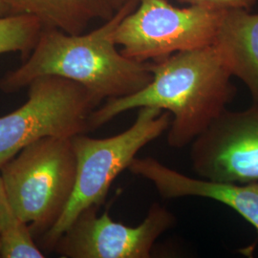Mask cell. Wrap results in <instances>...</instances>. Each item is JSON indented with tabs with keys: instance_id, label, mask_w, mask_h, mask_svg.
Returning <instances> with one entry per match:
<instances>
[{
	"instance_id": "6",
	"label": "cell",
	"mask_w": 258,
	"mask_h": 258,
	"mask_svg": "<svg viewBox=\"0 0 258 258\" xmlns=\"http://www.w3.org/2000/svg\"><path fill=\"white\" fill-rule=\"evenodd\" d=\"M224 12L178 8L167 0H140L118 25L114 41L133 60H162L181 51L212 45Z\"/></svg>"
},
{
	"instance_id": "7",
	"label": "cell",
	"mask_w": 258,
	"mask_h": 258,
	"mask_svg": "<svg viewBox=\"0 0 258 258\" xmlns=\"http://www.w3.org/2000/svg\"><path fill=\"white\" fill-rule=\"evenodd\" d=\"M99 206L81 212L55 243V252L68 258H149L157 239L175 224L174 214L153 204L137 227L113 221Z\"/></svg>"
},
{
	"instance_id": "1",
	"label": "cell",
	"mask_w": 258,
	"mask_h": 258,
	"mask_svg": "<svg viewBox=\"0 0 258 258\" xmlns=\"http://www.w3.org/2000/svg\"><path fill=\"white\" fill-rule=\"evenodd\" d=\"M152 81L127 97L106 100L89 118L90 131L123 112L141 107L168 111L170 148H184L203 133L235 95L231 72L214 45L181 51L158 61H149Z\"/></svg>"
},
{
	"instance_id": "16",
	"label": "cell",
	"mask_w": 258,
	"mask_h": 258,
	"mask_svg": "<svg viewBox=\"0 0 258 258\" xmlns=\"http://www.w3.org/2000/svg\"><path fill=\"white\" fill-rule=\"evenodd\" d=\"M8 16H10L8 0H0V18H4Z\"/></svg>"
},
{
	"instance_id": "15",
	"label": "cell",
	"mask_w": 258,
	"mask_h": 258,
	"mask_svg": "<svg viewBox=\"0 0 258 258\" xmlns=\"http://www.w3.org/2000/svg\"><path fill=\"white\" fill-rule=\"evenodd\" d=\"M17 218L18 217L12 208L5 184L0 172V233Z\"/></svg>"
},
{
	"instance_id": "3",
	"label": "cell",
	"mask_w": 258,
	"mask_h": 258,
	"mask_svg": "<svg viewBox=\"0 0 258 258\" xmlns=\"http://www.w3.org/2000/svg\"><path fill=\"white\" fill-rule=\"evenodd\" d=\"M0 172L15 214L34 236H42L58 221L74 191L72 138L40 139L19 151Z\"/></svg>"
},
{
	"instance_id": "4",
	"label": "cell",
	"mask_w": 258,
	"mask_h": 258,
	"mask_svg": "<svg viewBox=\"0 0 258 258\" xmlns=\"http://www.w3.org/2000/svg\"><path fill=\"white\" fill-rule=\"evenodd\" d=\"M171 120L168 111L141 107L134 123L118 135L104 139L85 134L73 137L77 158L74 191L58 221L42 235V248L54 249L57 240L83 210L101 207L113 181L128 168L141 149L167 131Z\"/></svg>"
},
{
	"instance_id": "13",
	"label": "cell",
	"mask_w": 258,
	"mask_h": 258,
	"mask_svg": "<svg viewBox=\"0 0 258 258\" xmlns=\"http://www.w3.org/2000/svg\"><path fill=\"white\" fill-rule=\"evenodd\" d=\"M1 257L43 258L26 223L17 218L0 233Z\"/></svg>"
},
{
	"instance_id": "10",
	"label": "cell",
	"mask_w": 258,
	"mask_h": 258,
	"mask_svg": "<svg viewBox=\"0 0 258 258\" xmlns=\"http://www.w3.org/2000/svg\"><path fill=\"white\" fill-rule=\"evenodd\" d=\"M213 45L232 77L248 87L258 106V13L225 11Z\"/></svg>"
},
{
	"instance_id": "8",
	"label": "cell",
	"mask_w": 258,
	"mask_h": 258,
	"mask_svg": "<svg viewBox=\"0 0 258 258\" xmlns=\"http://www.w3.org/2000/svg\"><path fill=\"white\" fill-rule=\"evenodd\" d=\"M190 145L191 166L200 178L258 182V106L223 111Z\"/></svg>"
},
{
	"instance_id": "2",
	"label": "cell",
	"mask_w": 258,
	"mask_h": 258,
	"mask_svg": "<svg viewBox=\"0 0 258 258\" xmlns=\"http://www.w3.org/2000/svg\"><path fill=\"white\" fill-rule=\"evenodd\" d=\"M139 2L127 0L110 19L88 34L68 35L43 28L27 59L0 79V90L18 92L37 78L49 75L81 83L102 101L142 90L153 78L149 62L126 57L114 41L120 21L138 7Z\"/></svg>"
},
{
	"instance_id": "5",
	"label": "cell",
	"mask_w": 258,
	"mask_h": 258,
	"mask_svg": "<svg viewBox=\"0 0 258 258\" xmlns=\"http://www.w3.org/2000/svg\"><path fill=\"white\" fill-rule=\"evenodd\" d=\"M28 87L27 102L0 117V168L40 139L90 132L89 118L103 102L83 84L58 76L39 77Z\"/></svg>"
},
{
	"instance_id": "11",
	"label": "cell",
	"mask_w": 258,
	"mask_h": 258,
	"mask_svg": "<svg viewBox=\"0 0 258 258\" xmlns=\"http://www.w3.org/2000/svg\"><path fill=\"white\" fill-rule=\"evenodd\" d=\"M10 16L29 15L42 27L81 35L95 19H110L117 12L113 0H8Z\"/></svg>"
},
{
	"instance_id": "17",
	"label": "cell",
	"mask_w": 258,
	"mask_h": 258,
	"mask_svg": "<svg viewBox=\"0 0 258 258\" xmlns=\"http://www.w3.org/2000/svg\"><path fill=\"white\" fill-rule=\"evenodd\" d=\"M127 0H113V4H114V8L116 11L120 9V7L126 2Z\"/></svg>"
},
{
	"instance_id": "12",
	"label": "cell",
	"mask_w": 258,
	"mask_h": 258,
	"mask_svg": "<svg viewBox=\"0 0 258 258\" xmlns=\"http://www.w3.org/2000/svg\"><path fill=\"white\" fill-rule=\"evenodd\" d=\"M40 21L29 15H12L0 18V55L19 52L27 59L37 45L42 31Z\"/></svg>"
},
{
	"instance_id": "9",
	"label": "cell",
	"mask_w": 258,
	"mask_h": 258,
	"mask_svg": "<svg viewBox=\"0 0 258 258\" xmlns=\"http://www.w3.org/2000/svg\"><path fill=\"white\" fill-rule=\"evenodd\" d=\"M128 170L151 182L165 199L196 196L225 204L249 222L258 234V182L238 184L195 179L151 157L135 158Z\"/></svg>"
},
{
	"instance_id": "18",
	"label": "cell",
	"mask_w": 258,
	"mask_h": 258,
	"mask_svg": "<svg viewBox=\"0 0 258 258\" xmlns=\"http://www.w3.org/2000/svg\"><path fill=\"white\" fill-rule=\"evenodd\" d=\"M0 257H1V240H0Z\"/></svg>"
},
{
	"instance_id": "14",
	"label": "cell",
	"mask_w": 258,
	"mask_h": 258,
	"mask_svg": "<svg viewBox=\"0 0 258 258\" xmlns=\"http://www.w3.org/2000/svg\"><path fill=\"white\" fill-rule=\"evenodd\" d=\"M180 3L189 6L201 7L212 11H229V10H246L251 11L256 5L257 0H178Z\"/></svg>"
}]
</instances>
